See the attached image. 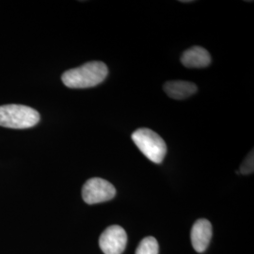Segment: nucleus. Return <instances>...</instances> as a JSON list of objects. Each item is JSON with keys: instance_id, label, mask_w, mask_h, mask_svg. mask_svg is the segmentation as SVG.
Here are the masks:
<instances>
[{"instance_id": "6e6552de", "label": "nucleus", "mask_w": 254, "mask_h": 254, "mask_svg": "<svg viewBox=\"0 0 254 254\" xmlns=\"http://www.w3.org/2000/svg\"><path fill=\"white\" fill-rule=\"evenodd\" d=\"M164 91L171 98L183 100L195 94L198 91V87L192 82L173 80L164 84Z\"/></svg>"}, {"instance_id": "f257e3e1", "label": "nucleus", "mask_w": 254, "mask_h": 254, "mask_svg": "<svg viewBox=\"0 0 254 254\" xmlns=\"http://www.w3.org/2000/svg\"><path fill=\"white\" fill-rule=\"evenodd\" d=\"M108 74L109 68L106 64L102 62H91L66 71L62 80L70 89H87L101 84Z\"/></svg>"}, {"instance_id": "39448f33", "label": "nucleus", "mask_w": 254, "mask_h": 254, "mask_svg": "<svg viewBox=\"0 0 254 254\" xmlns=\"http://www.w3.org/2000/svg\"><path fill=\"white\" fill-rule=\"evenodd\" d=\"M127 244V233L119 225L107 228L99 238L100 249L105 254H122Z\"/></svg>"}, {"instance_id": "1a4fd4ad", "label": "nucleus", "mask_w": 254, "mask_h": 254, "mask_svg": "<svg viewBox=\"0 0 254 254\" xmlns=\"http://www.w3.org/2000/svg\"><path fill=\"white\" fill-rule=\"evenodd\" d=\"M158 242L153 236H148L143 238L136 251V254H158Z\"/></svg>"}, {"instance_id": "20e7f679", "label": "nucleus", "mask_w": 254, "mask_h": 254, "mask_svg": "<svg viewBox=\"0 0 254 254\" xmlns=\"http://www.w3.org/2000/svg\"><path fill=\"white\" fill-rule=\"evenodd\" d=\"M116 196V189L109 181L102 178H91L82 189V198L88 204H96L112 200Z\"/></svg>"}, {"instance_id": "423d86ee", "label": "nucleus", "mask_w": 254, "mask_h": 254, "mask_svg": "<svg viewBox=\"0 0 254 254\" xmlns=\"http://www.w3.org/2000/svg\"><path fill=\"white\" fill-rule=\"evenodd\" d=\"M212 225L207 219H198L191 230V243L197 253H203L208 248L212 238Z\"/></svg>"}, {"instance_id": "0eeeda50", "label": "nucleus", "mask_w": 254, "mask_h": 254, "mask_svg": "<svg viewBox=\"0 0 254 254\" xmlns=\"http://www.w3.org/2000/svg\"><path fill=\"white\" fill-rule=\"evenodd\" d=\"M181 63L188 68H204L211 64V56L203 47L193 46L183 53Z\"/></svg>"}, {"instance_id": "7ed1b4c3", "label": "nucleus", "mask_w": 254, "mask_h": 254, "mask_svg": "<svg viewBox=\"0 0 254 254\" xmlns=\"http://www.w3.org/2000/svg\"><path fill=\"white\" fill-rule=\"evenodd\" d=\"M132 139L150 161L162 163L168 149L163 138L158 134L148 128H139L132 134Z\"/></svg>"}, {"instance_id": "f03ea898", "label": "nucleus", "mask_w": 254, "mask_h": 254, "mask_svg": "<svg viewBox=\"0 0 254 254\" xmlns=\"http://www.w3.org/2000/svg\"><path fill=\"white\" fill-rule=\"evenodd\" d=\"M36 109L24 105L0 106V127L12 129H27L35 127L40 122Z\"/></svg>"}, {"instance_id": "9d476101", "label": "nucleus", "mask_w": 254, "mask_h": 254, "mask_svg": "<svg viewBox=\"0 0 254 254\" xmlns=\"http://www.w3.org/2000/svg\"><path fill=\"white\" fill-rule=\"evenodd\" d=\"M240 173L242 174H251L254 171V151H252L248 156L244 159V161L240 166Z\"/></svg>"}]
</instances>
